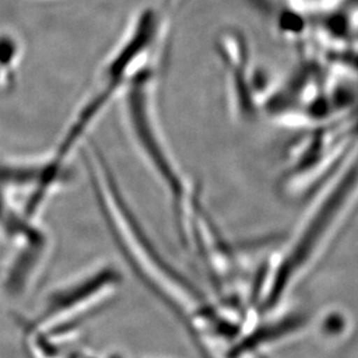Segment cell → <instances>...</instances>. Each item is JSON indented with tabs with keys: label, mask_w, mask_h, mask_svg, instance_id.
Returning <instances> with one entry per match:
<instances>
[{
	"label": "cell",
	"mask_w": 358,
	"mask_h": 358,
	"mask_svg": "<svg viewBox=\"0 0 358 358\" xmlns=\"http://www.w3.org/2000/svg\"><path fill=\"white\" fill-rule=\"evenodd\" d=\"M156 26L155 15L149 10L139 15L131 31L103 65L95 91L81 105L68 131L65 132L64 138L59 144L63 151L71 152L109 102L127 87L129 80L132 78L129 75L136 62L150 47Z\"/></svg>",
	"instance_id": "1"
}]
</instances>
